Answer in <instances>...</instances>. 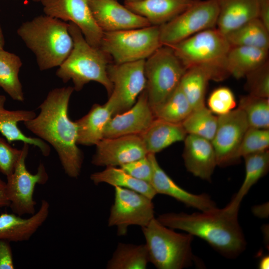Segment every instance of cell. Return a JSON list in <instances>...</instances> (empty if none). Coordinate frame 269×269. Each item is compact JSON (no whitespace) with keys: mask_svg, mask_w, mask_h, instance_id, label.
<instances>
[{"mask_svg":"<svg viewBox=\"0 0 269 269\" xmlns=\"http://www.w3.org/2000/svg\"><path fill=\"white\" fill-rule=\"evenodd\" d=\"M269 129L249 127L239 146L237 157L240 159L248 155L268 150Z\"/></svg>","mask_w":269,"mask_h":269,"instance_id":"obj_36","label":"cell"},{"mask_svg":"<svg viewBox=\"0 0 269 269\" xmlns=\"http://www.w3.org/2000/svg\"><path fill=\"white\" fill-rule=\"evenodd\" d=\"M32 0L35 2H39L40 1V0Z\"/></svg>","mask_w":269,"mask_h":269,"instance_id":"obj_46","label":"cell"},{"mask_svg":"<svg viewBox=\"0 0 269 269\" xmlns=\"http://www.w3.org/2000/svg\"><path fill=\"white\" fill-rule=\"evenodd\" d=\"M169 46L186 69L202 68L209 73L211 80L216 81L230 76L226 60L231 45L226 35L216 27L199 32Z\"/></svg>","mask_w":269,"mask_h":269,"instance_id":"obj_5","label":"cell"},{"mask_svg":"<svg viewBox=\"0 0 269 269\" xmlns=\"http://www.w3.org/2000/svg\"><path fill=\"white\" fill-rule=\"evenodd\" d=\"M90 179L95 185L105 183L114 187L128 189L139 193L151 200L157 194L149 183L133 177L120 167H106L102 171L91 174Z\"/></svg>","mask_w":269,"mask_h":269,"instance_id":"obj_28","label":"cell"},{"mask_svg":"<svg viewBox=\"0 0 269 269\" xmlns=\"http://www.w3.org/2000/svg\"><path fill=\"white\" fill-rule=\"evenodd\" d=\"M91 162L98 166H121L147 155L140 135L103 138L96 145Z\"/></svg>","mask_w":269,"mask_h":269,"instance_id":"obj_15","label":"cell"},{"mask_svg":"<svg viewBox=\"0 0 269 269\" xmlns=\"http://www.w3.org/2000/svg\"><path fill=\"white\" fill-rule=\"evenodd\" d=\"M184 142L182 157L187 170L201 179L211 181L217 166L211 141L196 135L187 134Z\"/></svg>","mask_w":269,"mask_h":269,"instance_id":"obj_19","label":"cell"},{"mask_svg":"<svg viewBox=\"0 0 269 269\" xmlns=\"http://www.w3.org/2000/svg\"><path fill=\"white\" fill-rule=\"evenodd\" d=\"M93 16L104 32L142 28L151 25L116 0H87Z\"/></svg>","mask_w":269,"mask_h":269,"instance_id":"obj_16","label":"cell"},{"mask_svg":"<svg viewBox=\"0 0 269 269\" xmlns=\"http://www.w3.org/2000/svg\"><path fill=\"white\" fill-rule=\"evenodd\" d=\"M49 210V202L43 199L38 211L28 218H23L13 213L0 214V240L10 242L29 240L45 222Z\"/></svg>","mask_w":269,"mask_h":269,"instance_id":"obj_20","label":"cell"},{"mask_svg":"<svg viewBox=\"0 0 269 269\" xmlns=\"http://www.w3.org/2000/svg\"><path fill=\"white\" fill-rule=\"evenodd\" d=\"M195 0H125V6L145 18L152 25L164 24L178 15Z\"/></svg>","mask_w":269,"mask_h":269,"instance_id":"obj_21","label":"cell"},{"mask_svg":"<svg viewBox=\"0 0 269 269\" xmlns=\"http://www.w3.org/2000/svg\"></svg>","mask_w":269,"mask_h":269,"instance_id":"obj_48","label":"cell"},{"mask_svg":"<svg viewBox=\"0 0 269 269\" xmlns=\"http://www.w3.org/2000/svg\"><path fill=\"white\" fill-rule=\"evenodd\" d=\"M219 7L217 0H198L178 15L160 25L163 45H174L199 32L216 26Z\"/></svg>","mask_w":269,"mask_h":269,"instance_id":"obj_9","label":"cell"},{"mask_svg":"<svg viewBox=\"0 0 269 269\" xmlns=\"http://www.w3.org/2000/svg\"></svg>","mask_w":269,"mask_h":269,"instance_id":"obj_47","label":"cell"},{"mask_svg":"<svg viewBox=\"0 0 269 269\" xmlns=\"http://www.w3.org/2000/svg\"><path fill=\"white\" fill-rule=\"evenodd\" d=\"M144 70L145 89L151 108L176 89L186 68L171 47L162 45L145 60Z\"/></svg>","mask_w":269,"mask_h":269,"instance_id":"obj_8","label":"cell"},{"mask_svg":"<svg viewBox=\"0 0 269 269\" xmlns=\"http://www.w3.org/2000/svg\"><path fill=\"white\" fill-rule=\"evenodd\" d=\"M239 108L244 112L249 127L269 129V98L248 94L240 99Z\"/></svg>","mask_w":269,"mask_h":269,"instance_id":"obj_35","label":"cell"},{"mask_svg":"<svg viewBox=\"0 0 269 269\" xmlns=\"http://www.w3.org/2000/svg\"><path fill=\"white\" fill-rule=\"evenodd\" d=\"M152 175L149 182L157 194L169 196L188 207L200 211L216 207L215 202L207 194H194L178 185L160 167L154 154L148 153Z\"/></svg>","mask_w":269,"mask_h":269,"instance_id":"obj_18","label":"cell"},{"mask_svg":"<svg viewBox=\"0 0 269 269\" xmlns=\"http://www.w3.org/2000/svg\"><path fill=\"white\" fill-rule=\"evenodd\" d=\"M154 119L144 89L130 109L114 116L110 119L105 128L104 138L140 135L148 128Z\"/></svg>","mask_w":269,"mask_h":269,"instance_id":"obj_17","label":"cell"},{"mask_svg":"<svg viewBox=\"0 0 269 269\" xmlns=\"http://www.w3.org/2000/svg\"><path fill=\"white\" fill-rule=\"evenodd\" d=\"M19 159L12 173L6 177L7 195L9 207L12 213L22 216L34 214L36 202L33 195L37 184H44L48 180V175L42 163H40L35 174L27 169L25 160L28 155L29 144L23 143Z\"/></svg>","mask_w":269,"mask_h":269,"instance_id":"obj_10","label":"cell"},{"mask_svg":"<svg viewBox=\"0 0 269 269\" xmlns=\"http://www.w3.org/2000/svg\"><path fill=\"white\" fill-rule=\"evenodd\" d=\"M208 109L217 116L225 115L236 106V99L232 91L227 87L216 88L210 94L207 101Z\"/></svg>","mask_w":269,"mask_h":269,"instance_id":"obj_38","label":"cell"},{"mask_svg":"<svg viewBox=\"0 0 269 269\" xmlns=\"http://www.w3.org/2000/svg\"><path fill=\"white\" fill-rule=\"evenodd\" d=\"M163 45L157 25L105 32L100 48L115 63L145 60Z\"/></svg>","mask_w":269,"mask_h":269,"instance_id":"obj_7","label":"cell"},{"mask_svg":"<svg viewBox=\"0 0 269 269\" xmlns=\"http://www.w3.org/2000/svg\"><path fill=\"white\" fill-rule=\"evenodd\" d=\"M17 33L35 54L41 71L59 67L73 46L68 23L47 15L22 23Z\"/></svg>","mask_w":269,"mask_h":269,"instance_id":"obj_3","label":"cell"},{"mask_svg":"<svg viewBox=\"0 0 269 269\" xmlns=\"http://www.w3.org/2000/svg\"><path fill=\"white\" fill-rule=\"evenodd\" d=\"M113 115L112 109L107 102L103 105L94 104L87 114L75 121L78 144L96 145L104 138L105 128Z\"/></svg>","mask_w":269,"mask_h":269,"instance_id":"obj_24","label":"cell"},{"mask_svg":"<svg viewBox=\"0 0 269 269\" xmlns=\"http://www.w3.org/2000/svg\"><path fill=\"white\" fill-rule=\"evenodd\" d=\"M9 200L7 195L6 182L0 178V209L8 207Z\"/></svg>","mask_w":269,"mask_h":269,"instance_id":"obj_43","label":"cell"},{"mask_svg":"<svg viewBox=\"0 0 269 269\" xmlns=\"http://www.w3.org/2000/svg\"><path fill=\"white\" fill-rule=\"evenodd\" d=\"M22 61L14 53L0 50V87L13 100H24L22 86L19 78Z\"/></svg>","mask_w":269,"mask_h":269,"instance_id":"obj_29","label":"cell"},{"mask_svg":"<svg viewBox=\"0 0 269 269\" xmlns=\"http://www.w3.org/2000/svg\"><path fill=\"white\" fill-rule=\"evenodd\" d=\"M217 123L218 116L205 106L193 110L181 124L187 134L196 135L211 141L215 135Z\"/></svg>","mask_w":269,"mask_h":269,"instance_id":"obj_34","label":"cell"},{"mask_svg":"<svg viewBox=\"0 0 269 269\" xmlns=\"http://www.w3.org/2000/svg\"><path fill=\"white\" fill-rule=\"evenodd\" d=\"M4 39L2 29L0 25V50L3 49Z\"/></svg>","mask_w":269,"mask_h":269,"instance_id":"obj_45","label":"cell"},{"mask_svg":"<svg viewBox=\"0 0 269 269\" xmlns=\"http://www.w3.org/2000/svg\"><path fill=\"white\" fill-rule=\"evenodd\" d=\"M187 134L181 123L155 118L140 136L147 153L155 154L174 143L184 141Z\"/></svg>","mask_w":269,"mask_h":269,"instance_id":"obj_25","label":"cell"},{"mask_svg":"<svg viewBox=\"0 0 269 269\" xmlns=\"http://www.w3.org/2000/svg\"><path fill=\"white\" fill-rule=\"evenodd\" d=\"M14 268L10 242L5 240H0V269Z\"/></svg>","mask_w":269,"mask_h":269,"instance_id":"obj_41","label":"cell"},{"mask_svg":"<svg viewBox=\"0 0 269 269\" xmlns=\"http://www.w3.org/2000/svg\"><path fill=\"white\" fill-rule=\"evenodd\" d=\"M239 211L217 207L191 214L167 213L156 218L163 225L185 231L205 241L226 258L234 259L246 249L247 242L238 220Z\"/></svg>","mask_w":269,"mask_h":269,"instance_id":"obj_2","label":"cell"},{"mask_svg":"<svg viewBox=\"0 0 269 269\" xmlns=\"http://www.w3.org/2000/svg\"><path fill=\"white\" fill-rule=\"evenodd\" d=\"M149 262L158 269H182L196 261L192 250L194 236L175 232L156 218L141 228Z\"/></svg>","mask_w":269,"mask_h":269,"instance_id":"obj_6","label":"cell"},{"mask_svg":"<svg viewBox=\"0 0 269 269\" xmlns=\"http://www.w3.org/2000/svg\"><path fill=\"white\" fill-rule=\"evenodd\" d=\"M155 118L181 123L193 109L179 87L164 101L151 108Z\"/></svg>","mask_w":269,"mask_h":269,"instance_id":"obj_33","label":"cell"},{"mask_svg":"<svg viewBox=\"0 0 269 269\" xmlns=\"http://www.w3.org/2000/svg\"><path fill=\"white\" fill-rule=\"evenodd\" d=\"M269 267V256L263 257L260 261L259 268L260 269H268Z\"/></svg>","mask_w":269,"mask_h":269,"instance_id":"obj_44","label":"cell"},{"mask_svg":"<svg viewBox=\"0 0 269 269\" xmlns=\"http://www.w3.org/2000/svg\"><path fill=\"white\" fill-rule=\"evenodd\" d=\"M45 15L72 22L88 43L100 48L104 32L96 23L87 0H40Z\"/></svg>","mask_w":269,"mask_h":269,"instance_id":"obj_14","label":"cell"},{"mask_svg":"<svg viewBox=\"0 0 269 269\" xmlns=\"http://www.w3.org/2000/svg\"><path fill=\"white\" fill-rule=\"evenodd\" d=\"M245 77V89L248 94L269 98V60L248 73Z\"/></svg>","mask_w":269,"mask_h":269,"instance_id":"obj_37","label":"cell"},{"mask_svg":"<svg viewBox=\"0 0 269 269\" xmlns=\"http://www.w3.org/2000/svg\"><path fill=\"white\" fill-rule=\"evenodd\" d=\"M114 188V202L110 208L108 226H116L119 236L126 235L131 225L146 227L154 218L152 200L132 190Z\"/></svg>","mask_w":269,"mask_h":269,"instance_id":"obj_12","label":"cell"},{"mask_svg":"<svg viewBox=\"0 0 269 269\" xmlns=\"http://www.w3.org/2000/svg\"><path fill=\"white\" fill-rule=\"evenodd\" d=\"M249 128L244 112L239 107L218 116V123L211 143L217 165L227 166L239 160L237 152L242 139Z\"/></svg>","mask_w":269,"mask_h":269,"instance_id":"obj_13","label":"cell"},{"mask_svg":"<svg viewBox=\"0 0 269 269\" xmlns=\"http://www.w3.org/2000/svg\"><path fill=\"white\" fill-rule=\"evenodd\" d=\"M69 31L73 42V48L59 67L56 76L64 83L71 80L74 90L80 91L86 84L95 81L106 89L108 96L113 90L107 72L111 57L100 48L90 45L79 27L69 22Z\"/></svg>","mask_w":269,"mask_h":269,"instance_id":"obj_4","label":"cell"},{"mask_svg":"<svg viewBox=\"0 0 269 269\" xmlns=\"http://www.w3.org/2000/svg\"><path fill=\"white\" fill-rule=\"evenodd\" d=\"M225 35L231 46L269 49V30L258 18L251 20Z\"/></svg>","mask_w":269,"mask_h":269,"instance_id":"obj_30","label":"cell"},{"mask_svg":"<svg viewBox=\"0 0 269 269\" xmlns=\"http://www.w3.org/2000/svg\"><path fill=\"white\" fill-rule=\"evenodd\" d=\"M144 62L141 60L108 65L107 74L113 90L107 103L112 109L113 117L130 109L145 89Z\"/></svg>","mask_w":269,"mask_h":269,"instance_id":"obj_11","label":"cell"},{"mask_svg":"<svg viewBox=\"0 0 269 269\" xmlns=\"http://www.w3.org/2000/svg\"><path fill=\"white\" fill-rule=\"evenodd\" d=\"M269 50L243 46H231L226 57L228 72L237 79L245 76L268 61Z\"/></svg>","mask_w":269,"mask_h":269,"instance_id":"obj_26","label":"cell"},{"mask_svg":"<svg viewBox=\"0 0 269 269\" xmlns=\"http://www.w3.org/2000/svg\"><path fill=\"white\" fill-rule=\"evenodd\" d=\"M210 80L209 73L198 67L188 68L183 74L179 87L193 110L205 106V97Z\"/></svg>","mask_w":269,"mask_h":269,"instance_id":"obj_31","label":"cell"},{"mask_svg":"<svg viewBox=\"0 0 269 269\" xmlns=\"http://www.w3.org/2000/svg\"><path fill=\"white\" fill-rule=\"evenodd\" d=\"M74 89L68 86L50 91L39 106V113L23 122L25 128L56 150L65 173L76 178L84 156L77 143V127L68 116L70 97Z\"/></svg>","mask_w":269,"mask_h":269,"instance_id":"obj_1","label":"cell"},{"mask_svg":"<svg viewBox=\"0 0 269 269\" xmlns=\"http://www.w3.org/2000/svg\"><path fill=\"white\" fill-rule=\"evenodd\" d=\"M216 28L225 35L258 18L259 0H217Z\"/></svg>","mask_w":269,"mask_h":269,"instance_id":"obj_23","label":"cell"},{"mask_svg":"<svg viewBox=\"0 0 269 269\" xmlns=\"http://www.w3.org/2000/svg\"><path fill=\"white\" fill-rule=\"evenodd\" d=\"M21 149L12 147L6 140L0 137V172L6 177L13 172L21 154Z\"/></svg>","mask_w":269,"mask_h":269,"instance_id":"obj_39","label":"cell"},{"mask_svg":"<svg viewBox=\"0 0 269 269\" xmlns=\"http://www.w3.org/2000/svg\"><path fill=\"white\" fill-rule=\"evenodd\" d=\"M149 262L145 244L136 245L119 243L112 258L108 261V269H145Z\"/></svg>","mask_w":269,"mask_h":269,"instance_id":"obj_32","label":"cell"},{"mask_svg":"<svg viewBox=\"0 0 269 269\" xmlns=\"http://www.w3.org/2000/svg\"><path fill=\"white\" fill-rule=\"evenodd\" d=\"M6 98L0 95V133L9 143L15 141L33 145L38 147L43 155L47 156L50 153L49 145L39 138L26 135L19 129L18 124L29 121L36 116L33 111L18 110L9 111L4 107Z\"/></svg>","mask_w":269,"mask_h":269,"instance_id":"obj_22","label":"cell"},{"mask_svg":"<svg viewBox=\"0 0 269 269\" xmlns=\"http://www.w3.org/2000/svg\"><path fill=\"white\" fill-rule=\"evenodd\" d=\"M258 18L269 30V0H259Z\"/></svg>","mask_w":269,"mask_h":269,"instance_id":"obj_42","label":"cell"},{"mask_svg":"<svg viewBox=\"0 0 269 269\" xmlns=\"http://www.w3.org/2000/svg\"><path fill=\"white\" fill-rule=\"evenodd\" d=\"M120 167L133 177L149 183L152 175V166L148 155L122 165Z\"/></svg>","mask_w":269,"mask_h":269,"instance_id":"obj_40","label":"cell"},{"mask_svg":"<svg viewBox=\"0 0 269 269\" xmlns=\"http://www.w3.org/2000/svg\"><path fill=\"white\" fill-rule=\"evenodd\" d=\"M245 161V176L240 189L227 206L239 211L241 203L251 187L268 172L269 151L268 150L244 157Z\"/></svg>","mask_w":269,"mask_h":269,"instance_id":"obj_27","label":"cell"}]
</instances>
